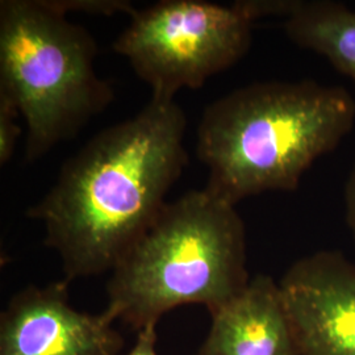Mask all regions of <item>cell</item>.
I'll list each match as a JSON object with an SVG mask.
<instances>
[{
	"label": "cell",
	"mask_w": 355,
	"mask_h": 355,
	"mask_svg": "<svg viewBox=\"0 0 355 355\" xmlns=\"http://www.w3.org/2000/svg\"><path fill=\"white\" fill-rule=\"evenodd\" d=\"M51 0L0 1V96L26 125V161L74 139L114 102L96 74L95 40Z\"/></svg>",
	"instance_id": "277c9868"
},
{
	"label": "cell",
	"mask_w": 355,
	"mask_h": 355,
	"mask_svg": "<svg viewBox=\"0 0 355 355\" xmlns=\"http://www.w3.org/2000/svg\"><path fill=\"white\" fill-rule=\"evenodd\" d=\"M105 311L91 315L69 300V282L28 286L0 315V355H120L124 337Z\"/></svg>",
	"instance_id": "8992f818"
},
{
	"label": "cell",
	"mask_w": 355,
	"mask_h": 355,
	"mask_svg": "<svg viewBox=\"0 0 355 355\" xmlns=\"http://www.w3.org/2000/svg\"><path fill=\"white\" fill-rule=\"evenodd\" d=\"M62 12H85L99 16H112L116 13H127L133 16L137 11L130 1L125 0H51Z\"/></svg>",
	"instance_id": "8fae6325"
},
{
	"label": "cell",
	"mask_w": 355,
	"mask_h": 355,
	"mask_svg": "<svg viewBox=\"0 0 355 355\" xmlns=\"http://www.w3.org/2000/svg\"><path fill=\"white\" fill-rule=\"evenodd\" d=\"M257 19L284 17L287 37L303 49L324 55L355 82V11L329 0H254Z\"/></svg>",
	"instance_id": "9c48e42d"
},
{
	"label": "cell",
	"mask_w": 355,
	"mask_h": 355,
	"mask_svg": "<svg viewBox=\"0 0 355 355\" xmlns=\"http://www.w3.org/2000/svg\"><path fill=\"white\" fill-rule=\"evenodd\" d=\"M246 232L236 205L204 187L166 203L111 271L105 312L139 330L178 306L209 315L250 283Z\"/></svg>",
	"instance_id": "3957f363"
},
{
	"label": "cell",
	"mask_w": 355,
	"mask_h": 355,
	"mask_svg": "<svg viewBox=\"0 0 355 355\" xmlns=\"http://www.w3.org/2000/svg\"><path fill=\"white\" fill-rule=\"evenodd\" d=\"M253 20L239 1L162 0L136 11L114 42L153 98L198 89L240 61L252 44Z\"/></svg>",
	"instance_id": "5b68a950"
},
{
	"label": "cell",
	"mask_w": 355,
	"mask_h": 355,
	"mask_svg": "<svg viewBox=\"0 0 355 355\" xmlns=\"http://www.w3.org/2000/svg\"><path fill=\"white\" fill-rule=\"evenodd\" d=\"M300 355H355V263L320 250L279 282Z\"/></svg>",
	"instance_id": "52a82bcc"
},
{
	"label": "cell",
	"mask_w": 355,
	"mask_h": 355,
	"mask_svg": "<svg viewBox=\"0 0 355 355\" xmlns=\"http://www.w3.org/2000/svg\"><path fill=\"white\" fill-rule=\"evenodd\" d=\"M195 355H300L279 283L257 275L241 295L211 315Z\"/></svg>",
	"instance_id": "ba28073f"
},
{
	"label": "cell",
	"mask_w": 355,
	"mask_h": 355,
	"mask_svg": "<svg viewBox=\"0 0 355 355\" xmlns=\"http://www.w3.org/2000/svg\"><path fill=\"white\" fill-rule=\"evenodd\" d=\"M157 327H146L137 331V340L133 349L125 355L157 354Z\"/></svg>",
	"instance_id": "7c38bea8"
},
{
	"label": "cell",
	"mask_w": 355,
	"mask_h": 355,
	"mask_svg": "<svg viewBox=\"0 0 355 355\" xmlns=\"http://www.w3.org/2000/svg\"><path fill=\"white\" fill-rule=\"evenodd\" d=\"M21 114L7 98L0 96V165H7L12 158L21 135L19 117Z\"/></svg>",
	"instance_id": "30bf717a"
},
{
	"label": "cell",
	"mask_w": 355,
	"mask_h": 355,
	"mask_svg": "<svg viewBox=\"0 0 355 355\" xmlns=\"http://www.w3.org/2000/svg\"><path fill=\"white\" fill-rule=\"evenodd\" d=\"M345 207H346V224L350 229L355 242V162L345 186Z\"/></svg>",
	"instance_id": "4fadbf2b"
},
{
	"label": "cell",
	"mask_w": 355,
	"mask_h": 355,
	"mask_svg": "<svg viewBox=\"0 0 355 355\" xmlns=\"http://www.w3.org/2000/svg\"><path fill=\"white\" fill-rule=\"evenodd\" d=\"M354 124V98L341 86L267 80L234 89L204 110L198 128L205 189L234 205L267 191H295Z\"/></svg>",
	"instance_id": "7a4b0ae2"
},
{
	"label": "cell",
	"mask_w": 355,
	"mask_h": 355,
	"mask_svg": "<svg viewBox=\"0 0 355 355\" xmlns=\"http://www.w3.org/2000/svg\"><path fill=\"white\" fill-rule=\"evenodd\" d=\"M187 120L174 99L153 98L69 158L26 216L45 230L64 280L112 271L165 207L189 164Z\"/></svg>",
	"instance_id": "6da1fadb"
}]
</instances>
